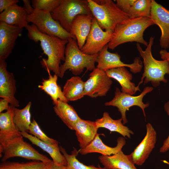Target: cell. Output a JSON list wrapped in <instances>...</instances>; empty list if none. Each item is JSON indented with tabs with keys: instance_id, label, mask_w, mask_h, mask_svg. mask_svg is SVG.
Returning <instances> with one entry per match:
<instances>
[{
	"instance_id": "obj_34",
	"label": "cell",
	"mask_w": 169,
	"mask_h": 169,
	"mask_svg": "<svg viewBox=\"0 0 169 169\" xmlns=\"http://www.w3.org/2000/svg\"><path fill=\"white\" fill-rule=\"evenodd\" d=\"M60 1V0H32L31 2L35 10L51 13L59 5Z\"/></svg>"
},
{
	"instance_id": "obj_6",
	"label": "cell",
	"mask_w": 169,
	"mask_h": 169,
	"mask_svg": "<svg viewBox=\"0 0 169 169\" xmlns=\"http://www.w3.org/2000/svg\"><path fill=\"white\" fill-rule=\"evenodd\" d=\"M51 14L69 33L72 23L77 16L84 14L93 16L87 0H60L59 5Z\"/></svg>"
},
{
	"instance_id": "obj_17",
	"label": "cell",
	"mask_w": 169,
	"mask_h": 169,
	"mask_svg": "<svg viewBox=\"0 0 169 169\" xmlns=\"http://www.w3.org/2000/svg\"><path fill=\"white\" fill-rule=\"evenodd\" d=\"M118 8L129 18L140 17L150 18L151 0H117Z\"/></svg>"
},
{
	"instance_id": "obj_13",
	"label": "cell",
	"mask_w": 169,
	"mask_h": 169,
	"mask_svg": "<svg viewBox=\"0 0 169 169\" xmlns=\"http://www.w3.org/2000/svg\"><path fill=\"white\" fill-rule=\"evenodd\" d=\"M150 18L161 29V47L165 49L169 48V10L155 0H151Z\"/></svg>"
},
{
	"instance_id": "obj_30",
	"label": "cell",
	"mask_w": 169,
	"mask_h": 169,
	"mask_svg": "<svg viewBox=\"0 0 169 169\" xmlns=\"http://www.w3.org/2000/svg\"><path fill=\"white\" fill-rule=\"evenodd\" d=\"M32 102H29L22 109L13 107V120L17 130L20 132L28 133L31 121L30 109Z\"/></svg>"
},
{
	"instance_id": "obj_18",
	"label": "cell",
	"mask_w": 169,
	"mask_h": 169,
	"mask_svg": "<svg viewBox=\"0 0 169 169\" xmlns=\"http://www.w3.org/2000/svg\"><path fill=\"white\" fill-rule=\"evenodd\" d=\"M100 134L97 133L94 139L85 148L80 149L79 153L82 155L88 153H98L105 156H110L115 154L122 151L123 147L126 144L124 137L118 138L117 144L114 147H110L104 144L100 137Z\"/></svg>"
},
{
	"instance_id": "obj_25",
	"label": "cell",
	"mask_w": 169,
	"mask_h": 169,
	"mask_svg": "<svg viewBox=\"0 0 169 169\" xmlns=\"http://www.w3.org/2000/svg\"><path fill=\"white\" fill-rule=\"evenodd\" d=\"M21 135L28 139L32 144L39 147L48 153L52 159L55 164L58 165L66 166L67 161L60 151L59 145H51L48 144L38 139L28 133L20 132Z\"/></svg>"
},
{
	"instance_id": "obj_9",
	"label": "cell",
	"mask_w": 169,
	"mask_h": 169,
	"mask_svg": "<svg viewBox=\"0 0 169 169\" xmlns=\"http://www.w3.org/2000/svg\"><path fill=\"white\" fill-rule=\"evenodd\" d=\"M153 89V87L147 86L144 88L139 95L134 96L124 93L118 88L116 87L114 97L111 100L105 102V105L116 107L120 113L122 123L124 125L128 122L126 117V111L133 106H136L140 108L146 117L145 109L149 106V104L144 103L143 99L147 93L151 92Z\"/></svg>"
},
{
	"instance_id": "obj_5",
	"label": "cell",
	"mask_w": 169,
	"mask_h": 169,
	"mask_svg": "<svg viewBox=\"0 0 169 169\" xmlns=\"http://www.w3.org/2000/svg\"><path fill=\"white\" fill-rule=\"evenodd\" d=\"M98 55L84 53L79 49L76 40L70 38L66 47L64 62L60 65L59 77L62 78L68 70L75 75L80 74L84 69L93 71L96 68L95 64Z\"/></svg>"
},
{
	"instance_id": "obj_22",
	"label": "cell",
	"mask_w": 169,
	"mask_h": 169,
	"mask_svg": "<svg viewBox=\"0 0 169 169\" xmlns=\"http://www.w3.org/2000/svg\"><path fill=\"white\" fill-rule=\"evenodd\" d=\"M27 16L23 7L14 4L0 13V22L23 29L26 28L28 24L27 19Z\"/></svg>"
},
{
	"instance_id": "obj_32",
	"label": "cell",
	"mask_w": 169,
	"mask_h": 169,
	"mask_svg": "<svg viewBox=\"0 0 169 169\" xmlns=\"http://www.w3.org/2000/svg\"><path fill=\"white\" fill-rule=\"evenodd\" d=\"M47 163L40 161H34L26 162H2L0 169H46Z\"/></svg>"
},
{
	"instance_id": "obj_8",
	"label": "cell",
	"mask_w": 169,
	"mask_h": 169,
	"mask_svg": "<svg viewBox=\"0 0 169 169\" xmlns=\"http://www.w3.org/2000/svg\"><path fill=\"white\" fill-rule=\"evenodd\" d=\"M28 23L36 26L42 33L58 37L63 40L75 38L67 31L58 21L51 16V13L43 10H35L32 14L28 15Z\"/></svg>"
},
{
	"instance_id": "obj_31",
	"label": "cell",
	"mask_w": 169,
	"mask_h": 169,
	"mask_svg": "<svg viewBox=\"0 0 169 169\" xmlns=\"http://www.w3.org/2000/svg\"><path fill=\"white\" fill-rule=\"evenodd\" d=\"M59 148L60 151L67 161L66 169H105L100 166L96 167L93 165L87 166L80 162L76 158L79 152L75 148H74L71 154H69L62 146H60Z\"/></svg>"
},
{
	"instance_id": "obj_37",
	"label": "cell",
	"mask_w": 169,
	"mask_h": 169,
	"mask_svg": "<svg viewBox=\"0 0 169 169\" xmlns=\"http://www.w3.org/2000/svg\"><path fill=\"white\" fill-rule=\"evenodd\" d=\"M24 5L23 8L26 12L28 15L32 14L34 12L35 10L31 5V1L29 0H23Z\"/></svg>"
},
{
	"instance_id": "obj_39",
	"label": "cell",
	"mask_w": 169,
	"mask_h": 169,
	"mask_svg": "<svg viewBox=\"0 0 169 169\" xmlns=\"http://www.w3.org/2000/svg\"><path fill=\"white\" fill-rule=\"evenodd\" d=\"M7 100L4 99H1L0 100V113L4 110H7L8 109L10 105Z\"/></svg>"
},
{
	"instance_id": "obj_4",
	"label": "cell",
	"mask_w": 169,
	"mask_h": 169,
	"mask_svg": "<svg viewBox=\"0 0 169 169\" xmlns=\"http://www.w3.org/2000/svg\"><path fill=\"white\" fill-rule=\"evenodd\" d=\"M92 15L102 29L113 32L116 26L129 18L111 0H87Z\"/></svg>"
},
{
	"instance_id": "obj_29",
	"label": "cell",
	"mask_w": 169,
	"mask_h": 169,
	"mask_svg": "<svg viewBox=\"0 0 169 169\" xmlns=\"http://www.w3.org/2000/svg\"><path fill=\"white\" fill-rule=\"evenodd\" d=\"M84 84L78 76H73L67 80L62 90L68 101H76L85 96Z\"/></svg>"
},
{
	"instance_id": "obj_24",
	"label": "cell",
	"mask_w": 169,
	"mask_h": 169,
	"mask_svg": "<svg viewBox=\"0 0 169 169\" xmlns=\"http://www.w3.org/2000/svg\"><path fill=\"white\" fill-rule=\"evenodd\" d=\"M98 159L105 169H137L131 154L126 155L122 151L110 156L102 155Z\"/></svg>"
},
{
	"instance_id": "obj_10",
	"label": "cell",
	"mask_w": 169,
	"mask_h": 169,
	"mask_svg": "<svg viewBox=\"0 0 169 169\" xmlns=\"http://www.w3.org/2000/svg\"><path fill=\"white\" fill-rule=\"evenodd\" d=\"M107 44L98 54L96 61L97 63L96 68L106 71L111 69L125 67L129 68L130 71L134 74L141 71L142 62L139 57H136L132 64H125L121 60L120 56L118 54L109 52Z\"/></svg>"
},
{
	"instance_id": "obj_2",
	"label": "cell",
	"mask_w": 169,
	"mask_h": 169,
	"mask_svg": "<svg viewBox=\"0 0 169 169\" xmlns=\"http://www.w3.org/2000/svg\"><path fill=\"white\" fill-rule=\"evenodd\" d=\"M154 24L148 18H129L116 26L108 44L109 48L113 50L122 44L134 42L147 46L148 43L144 39V32L147 28Z\"/></svg>"
},
{
	"instance_id": "obj_14",
	"label": "cell",
	"mask_w": 169,
	"mask_h": 169,
	"mask_svg": "<svg viewBox=\"0 0 169 169\" xmlns=\"http://www.w3.org/2000/svg\"><path fill=\"white\" fill-rule=\"evenodd\" d=\"M7 67L5 61L0 60V97L8 101L12 106L18 107L19 102L15 96L16 81L13 74L8 71Z\"/></svg>"
},
{
	"instance_id": "obj_3",
	"label": "cell",
	"mask_w": 169,
	"mask_h": 169,
	"mask_svg": "<svg viewBox=\"0 0 169 169\" xmlns=\"http://www.w3.org/2000/svg\"><path fill=\"white\" fill-rule=\"evenodd\" d=\"M154 37L151 36L148 44L145 50H143L140 44H136L137 49L143 59L144 72L141 80L137 85L139 86L144 80V83L151 82L154 87L158 86L161 82L166 83L167 80L165 75H169V64L166 60H158L153 56L151 48L153 44Z\"/></svg>"
},
{
	"instance_id": "obj_19",
	"label": "cell",
	"mask_w": 169,
	"mask_h": 169,
	"mask_svg": "<svg viewBox=\"0 0 169 169\" xmlns=\"http://www.w3.org/2000/svg\"><path fill=\"white\" fill-rule=\"evenodd\" d=\"M93 18L89 15H79L72 23L69 33L75 38L80 49L84 45L90 33Z\"/></svg>"
},
{
	"instance_id": "obj_28",
	"label": "cell",
	"mask_w": 169,
	"mask_h": 169,
	"mask_svg": "<svg viewBox=\"0 0 169 169\" xmlns=\"http://www.w3.org/2000/svg\"><path fill=\"white\" fill-rule=\"evenodd\" d=\"M48 73V78L43 79L41 84L38 86V88L50 97L54 105L57 104L59 100L68 102L60 86L57 84L58 76L55 74L52 75L50 72Z\"/></svg>"
},
{
	"instance_id": "obj_36",
	"label": "cell",
	"mask_w": 169,
	"mask_h": 169,
	"mask_svg": "<svg viewBox=\"0 0 169 169\" xmlns=\"http://www.w3.org/2000/svg\"><path fill=\"white\" fill-rule=\"evenodd\" d=\"M19 2L18 0H0V13L10 6L17 4Z\"/></svg>"
},
{
	"instance_id": "obj_21",
	"label": "cell",
	"mask_w": 169,
	"mask_h": 169,
	"mask_svg": "<svg viewBox=\"0 0 169 169\" xmlns=\"http://www.w3.org/2000/svg\"><path fill=\"white\" fill-rule=\"evenodd\" d=\"M98 129L95 121L81 119L76 123L74 130L81 149L85 148L94 139Z\"/></svg>"
},
{
	"instance_id": "obj_40",
	"label": "cell",
	"mask_w": 169,
	"mask_h": 169,
	"mask_svg": "<svg viewBox=\"0 0 169 169\" xmlns=\"http://www.w3.org/2000/svg\"><path fill=\"white\" fill-rule=\"evenodd\" d=\"M161 58L162 60H166L169 64V51H167L165 49H161L159 52Z\"/></svg>"
},
{
	"instance_id": "obj_38",
	"label": "cell",
	"mask_w": 169,
	"mask_h": 169,
	"mask_svg": "<svg viewBox=\"0 0 169 169\" xmlns=\"http://www.w3.org/2000/svg\"><path fill=\"white\" fill-rule=\"evenodd\" d=\"M46 169H66V166L56 164L52 161L47 163Z\"/></svg>"
},
{
	"instance_id": "obj_12",
	"label": "cell",
	"mask_w": 169,
	"mask_h": 169,
	"mask_svg": "<svg viewBox=\"0 0 169 169\" xmlns=\"http://www.w3.org/2000/svg\"><path fill=\"white\" fill-rule=\"evenodd\" d=\"M112 83L105 71L96 68L85 82V95L91 98L105 96Z\"/></svg>"
},
{
	"instance_id": "obj_11",
	"label": "cell",
	"mask_w": 169,
	"mask_h": 169,
	"mask_svg": "<svg viewBox=\"0 0 169 169\" xmlns=\"http://www.w3.org/2000/svg\"><path fill=\"white\" fill-rule=\"evenodd\" d=\"M113 34L112 32L103 31L93 18L90 32L81 51L89 55L99 54L110 41Z\"/></svg>"
},
{
	"instance_id": "obj_15",
	"label": "cell",
	"mask_w": 169,
	"mask_h": 169,
	"mask_svg": "<svg viewBox=\"0 0 169 169\" xmlns=\"http://www.w3.org/2000/svg\"><path fill=\"white\" fill-rule=\"evenodd\" d=\"M146 127V132L144 139L131 154L133 162L138 166H141L145 162L156 141L157 134L152 125L148 123Z\"/></svg>"
},
{
	"instance_id": "obj_7",
	"label": "cell",
	"mask_w": 169,
	"mask_h": 169,
	"mask_svg": "<svg viewBox=\"0 0 169 169\" xmlns=\"http://www.w3.org/2000/svg\"><path fill=\"white\" fill-rule=\"evenodd\" d=\"M22 135L7 141L0 149V157L2 162L15 157L40 161L48 163L52 160L40 153L29 143L25 141Z\"/></svg>"
},
{
	"instance_id": "obj_20",
	"label": "cell",
	"mask_w": 169,
	"mask_h": 169,
	"mask_svg": "<svg viewBox=\"0 0 169 169\" xmlns=\"http://www.w3.org/2000/svg\"><path fill=\"white\" fill-rule=\"evenodd\" d=\"M13 107L10 105L6 112L0 114V149L8 141L22 135L14 123Z\"/></svg>"
},
{
	"instance_id": "obj_23",
	"label": "cell",
	"mask_w": 169,
	"mask_h": 169,
	"mask_svg": "<svg viewBox=\"0 0 169 169\" xmlns=\"http://www.w3.org/2000/svg\"><path fill=\"white\" fill-rule=\"evenodd\" d=\"M108 76L116 80L121 86V91L133 95L137 91H141L139 86H136L131 81L132 75L125 67L108 70L106 71Z\"/></svg>"
},
{
	"instance_id": "obj_16",
	"label": "cell",
	"mask_w": 169,
	"mask_h": 169,
	"mask_svg": "<svg viewBox=\"0 0 169 169\" xmlns=\"http://www.w3.org/2000/svg\"><path fill=\"white\" fill-rule=\"evenodd\" d=\"M22 29L0 22V60H6L12 53Z\"/></svg>"
},
{
	"instance_id": "obj_35",
	"label": "cell",
	"mask_w": 169,
	"mask_h": 169,
	"mask_svg": "<svg viewBox=\"0 0 169 169\" xmlns=\"http://www.w3.org/2000/svg\"><path fill=\"white\" fill-rule=\"evenodd\" d=\"M164 109L169 116V101L166 102L164 105ZM169 150V134L168 137L164 140L162 146L160 149V152L163 153Z\"/></svg>"
},
{
	"instance_id": "obj_33",
	"label": "cell",
	"mask_w": 169,
	"mask_h": 169,
	"mask_svg": "<svg viewBox=\"0 0 169 169\" xmlns=\"http://www.w3.org/2000/svg\"><path fill=\"white\" fill-rule=\"evenodd\" d=\"M28 133L40 140L51 145H59L56 140L48 137L40 129L39 125L33 118L30 125Z\"/></svg>"
},
{
	"instance_id": "obj_27",
	"label": "cell",
	"mask_w": 169,
	"mask_h": 169,
	"mask_svg": "<svg viewBox=\"0 0 169 169\" xmlns=\"http://www.w3.org/2000/svg\"><path fill=\"white\" fill-rule=\"evenodd\" d=\"M54 111L56 115L70 130H74L76 123L81 118L73 107L68 102L59 100L54 105Z\"/></svg>"
},
{
	"instance_id": "obj_41",
	"label": "cell",
	"mask_w": 169,
	"mask_h": 169,
	"mask_svg": "<svg viewBox=\"0 0 169 169\" xmlns=\"http://www.w3.org/2000/svg\"><path fill=\"white\" fill-rule=\"evenodd\" d=\"M164 163L168 164L169 165V162H168L164 160L163 161Z\"/></svg>"
},
{
	"instance_id": "obj_26",
	"label": "cell",
	"mask_w": 169,
	"mask_h": 169,
	"mask_svg": "<svg viewBox=\"0 0 169 169\" xmlns=\"http://www.w3.org/2000/svg\"><path fill=\"white\" fill-rule=\"evenodd\" d=\"M122 121L121 118L118 120L113 119L107 112H105L102 117L96 119L95 122L98 128H105L111 132L115 131L119 133L124 138L127 137L130 138L131 135H133L134 132L128 127L124 125Z\"/></svg>"
},
{
	"instance_id": "obj_1",
	"label": "cell",
	"mask_w": 169,
	"mask_h": 169,
	"mask_svg": "<svg viewBox=\"0 0 169 169\" xmlns=\"http://www.w3.org/2000/svg\"><path fill=\"white\" fill-rule=\"evenodd\" d=\"M25 28L28 31V38L36 43L40 42L44 53L47 56V59H43L40 61L42 67L48 72L52 71L59 77L61 62L65 60L68 40L43 33L32 24H28Z\"/></svg>"
}]
</instances>
